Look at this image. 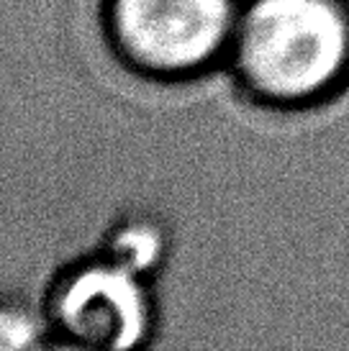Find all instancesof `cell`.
I'll return each instance as SVG.
<instances>
[{
  "instance_id": "obj_2",
  "label": "cell",
  "mask_w": 349,
  "mask_h": 351,
  "mask_svg": "<svg viewBox=\"0 0 349 351\" xmlns=\"http://www.w3.org/2000/svg\"><path fill=\"white\" fill-rule=\"evenodd\" d=\"M242 0H111L121 54L152 75L188 77L229 59Z\"/></svg>"
},
{
  "instance_id": "obj_1",
  "label": "cell",
  "mask_w": 349,
  "mask_h": 351,
  "mask_svg": "<svg viewBox=\"0 0 349 351\" xmlns=\"http://www.w3.org/2000/svg\"><path fill=\"white\" fill-rule=\"evenodd\" d=\"M229 69L257 110L301 147L311 193L339 252L326 169V121L349 93V0H242Z\"/></svg>"
},
{
  "instance_id": "obj_5",
  "label": "cell",
  "mask_w": 349,
  "mask_h": 351,
  "mask_svg": "<svg viewBox=\"0 0 349 351\" xmlns=\"http://www.w3.org/2000/svg\"><path fill=\"white\" fill-rule=\"evenodd\" d=\"M44 343L39 318L16 302H0V349H34Z\"/></svg>"
},
{
  "instance_id": "obj_3",
  "label": "cell",
  "mask_w": 349,
  "mask_h": 351,
  "mask_svg": "<svg viewBox=\"0 0 349 351\" xmlns=\"http://www.w3.org/2000/svg\"><path fill=\"white\" fill-rule=\"evenodd\" d=\"M149 311L139 274L113 259L75 269L54 295L59 328L85 346H136L149 331Z\"/></svg>"
},
{
  "instance_id": "obj_4",
  "label": "cell",
  "mask_w": 349,
  "mask_h": 351,
  "mask_svg": "<svg viewBox=\"0 0 349 351\" xmlns=\"http://www.w3.org/2000/svg\"><path fill=\"white\" fill-rule=\"evenodd\" d=\"M162 256H165V234L149 218L124 221L113 231L108 244V259L124 264L136 274L155 269L162 262Z\"/></svg>"
}]
</instances>
